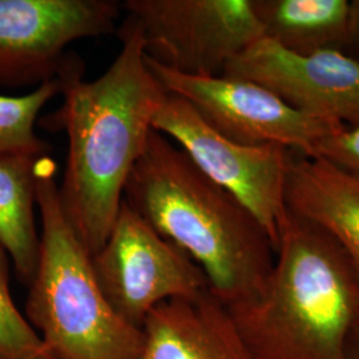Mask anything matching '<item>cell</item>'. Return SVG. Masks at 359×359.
<instances>
[{
  "label": "cell",
  "instance_id": "1",
  "mask_svg": "<svg viewBox=\"0 0 359 359\" xmlns=\"http://www.w3.org/2000/svg\"><path fill=\"white\" fill-rule=\"evenodd\" d=\"M118 34L121 51L96 80L84 81L83 62L74 56L59 76L62 107L39 120L41 128L63 130L68 137L59 196L65 217L90 256L112 231L129 175L168 93L147 65L139 25L128 16Z\"/></svg>",
  "mask_w": 359,
  "mask_h": 359
},
{
  "label": "cell",
  "instance_id": "2",
  "mask_svg": "<svg viewBox=\"0 0 359 359\" xmlns=\"http://www.w3.org/2000/svg\"><path fill=\"white\" fill-rule=\"evenodd\" d=\"M123 200L192 258L226 308L253 302L265 292L276 261L268 233L163 133L151 130Z\"/></svg>",
  "mask_w": 359,
  "mask_h": 359
},
{
  "label": "cell",
  "instance_id": "3",
  "mask_svg": "<svg viewBox=\"0 0 359 359\" xmlns=\"http://www.w3.org/2000/svg\"><path fill=\"white\" fill-rule=\"evenodd\" d=\"M229 311L253 359H344L359 320V269L333 237L287 210L265 292Z\"/></svg>",
  "mask_w": 359,
  "mask_h": 359
},
{
  "label": "cell",
  "instance_id": "4",
  "mask_svg": "<svg viewBox=\"0 0 359 359\" xmlns=\"http://www.w3.org/2000/svg\"><path fill=\"white\" fill-rule=\"evenodd\" d=\"M56 165L40 160V253L25 317L50 359H140L144 335L123 321L95 278L90 255L65 217Z\"/></svg>",
  "mask_w": 359,
  "mask_h": 359
},
{
  "label": "cell",
  "instance_id": "5",
  "mask_svg": "<svg viewBox=\"0 0 359 359\" xmlns=\"http://www.w3.org/2000/svg\"><path fill=\"white\" fill-rule=\"evenodd\" d=\"M90 264L111 308L140 330L161 302L209 289L205 273L192 258L160 236L124 200L105 244L90 256Z\"/></svg>",
  "mask_w": 359,
  "mask_h": 359
},
{
  "label": "cell",
  "instance_id": "6",
  "mask_svg": "<svg viewBox=\"0 0 359 359\" xmlns=\"http://www.w3.org/2000/svg\"><path fill=\"white\" fill-rule=\"evenodd\" d=\"M152 128L177 142L205 176L244 204L268 233L276 252L286 216L285 182L292 152L280 145H244L212 128L191 104L169 93Z\"/></svg>",
  "mask_w": 359,
  "mask_h": 359
},
{
  "label": "cell",
  "instance_id": "7",
  "mask_svg": "<svg viewBox=\"0 0 359 359\" xmlns=\"http://www.w3.org/2000/svg\"><path fill=\"white\" fill-rule=\"evenodd\" d=\"M145 51L157 63L189 76H222L233 57L264 31L252 0H127Z\"/></svg>",
  "mask_w": 359,
  "mask_h": 359
},
{
  "label": "cell",
  "instance_id": "8",
  "mask_svg": "<svg viewBox=\"0 0 359 359\" xmlns=\"http://www.w3.org/2000/svg\"><path fill=\"white\" fill-rule=\"evenodd\" d=\"M164 90L187 100L206 123L231 142L280 145L311 156L318 142L344 126L302 114L255 83L225 76H189L147 55Z\"/></svg>",
  "mask_w": 359,
  "mask_h": 359
},
{
  "label": "cell",
  "instance_id": "9",
  "mask_svg": "<svg viewBox=\"0 0 359 359\" xmlns=\"http://www.w3.org/2000/svg\"><path fill=\"white\" fill-rule=\"evenodd\" d=\"M114 0H0V86L20 88L57 79L75 40L115 31Z\"/></svg>",
  "mask_w": 359,
  "mask_h": 359
},
{
  "label": "cell",
  "instance_id": "10",
  "mask_svg": "<svg viewBox=\"0 0 359 359\" xmlns=\"http://www.w3.org/2000/svg\"><path fill=\"white\" fill-rule=\"evenodd\" d=\"M222 76L261 86L302 114L359 126V63L346 52L298 55L261 38L233 57Z\"/></svg>",
  "mask_w": 359,
  "mask_h": 359
},
{
  "label": "cell",
  "instance_id": "11",
  "mask_svg": "<svg viewBox=\"0 0 359 359\" xmlns=\"http://www.w3.org/2000/svg\"><path fill=\"white\" fill-rule=\"evenodd\" d=\"M142 330L140 359H253L229 309L210 289L161 302Z\"/></svg>",
  "mask_w": 359,
  "mask_h": 359
},
{
  "label": "cell",
  "instance_id": "12",
  "mask_svg": "<svg viewBox=\"0 0 359 359\" xmlns=\"http://www.w3.org/2000/svg\"><path fill=\"white\" fill-rule=\"evenodd\" d=\"M285 204L333 237L359 269V177L320 157L292 152Z\"/></svg>",
  "mask_w": 359,
  "mask_h": 359
},
{
  "label": "cell",
  "instance_id": "13",
  "mask_svg": "<svg viewBox=\"0 0 359 359\" xmlns=\"http://www.w3.org/2000/svg\"><path fill=\"white\" fill-rule=\"evenodd\" d=\"M264 38L286 51L313 55L346 52L350 23L347 0H252Z\"/></svg>",
  "mask_w": 359,
  "mask_h": 359
},
{
  "label": "cell",
  "instance_id": "14",
  "mask_svg": "<svg viewBox=\"0 0 359 359\" xmlns=\"http://www.w3.org/2000/svg\"><path fill=\"white\" fill-rule=\"evenodd\" d=\"M43 157L0 154V246L27 287L34 280L40 253L35 206L39 163Z\"/></svg>",
  "mask_w": 359,
  "mask_h": 359
},
{
  "label": "cell",
  "instance_id": "15",
  "mask_svg": "<svg viewBox=\"0 0 359 359\" xmlns=\"http://www.w3.org/2000/svg\"><path fill=\"white\" fill-rule=\"evenodd\" d=\"M59 93L62 81L57 77L23 96L0 95V154L50 156L51 145L39 137L35 126L40 111Z\"/></svg>",
  "mask_w": 359,
  "mask_h": 359
},
{
  "label": "cell",
  "instance_id": "16",
  "mask_svg": "<svg viewBox=\"0 0 359 359\" xmlns=\"http://www.w3.org/2000/svg\"><path fill=\"white\" fill-rule=\"evenodd\" d=\"M0 359H50L18 309L10 287V257L0 246Z\"/></svg>",
  "mask_w": 359,
  "mask_h": 359
},
{
  "label": "cell",
  "instance_id": "17",
  "mask_svg": "<svg viewBox=\"0 0 359 359\" xmlns=\"http://www.w3.org/2000/svg\"><path fill=\"white\" fill-rule=\"evenodd\" d=\"M311 157H320L347 173L359 177V126L344 127L325 136Z\"/></svg>",
  "mask_w": 359,
  "mask_h": 359
},
{
  "label": "cell",
  "instance_id": "18",
  "mask_svg": "<svg viewBox=\"0 0 359 359\" xmlns=\"http://www.w3.org/2000/svg\"><path fill=\"white\" fill-rule=\"evenodd\" d=\"M346 53L359 63V0L350 1V23Z\"/></svg>",
  "mask_w": 359,
  "mask_h": 359
},
{
  "label": "cell",
  "instance_id": "19",
  "mask_svg": "<svg viewBox=\"0 0 359 359\" xmlns=\"http://www.w3.org/2000/svg\"><path fill=\"white\" fill-rule=\"evenodd\" d=\"M344 359H359V320L348 335Z\"/></svg>",
  "mask_w": 359,
  "mask_h": 359
}]
</instances>
